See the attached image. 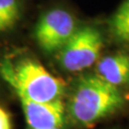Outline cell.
<instances>
[{
    "label": "cell",
    "mask_w": 129,
    "mask_h": 129,
    "mask_svg": "<svg viewBox=\"0 0 129 129\" xmlns=\"http://www.w3.org/2000/svg\"><path fill=\"white\" fill-rule=\"evenodd\" d=\"M22 0H0V33L14 29L22 15Z\"/></svg>",
    "instance_id": "obj_8"
},
{
    "label": "cell",
    "mask_w": 129,
    "mask_h": 129,
    "mask_svg": "<svg viewBox=\"0 0 129 129\" xmlns=\"http://www.w3.org/2000/svg\"><path fill=\"white\" fill-rule=\"evenodd\" d=\"M110 31L118 41L129 43V0H123L109 20Z\"/></svg>",
    "instance_id": "obj_7"
},
{
    "label": "cell",
    "mask_w": 129,
    "mask_h": 129,
    "mask_svg": "<svg viewBox=\"0 0 129 129\" xmlns=\"http://www.w3.org/2000/svg\"><path fill=\"white\" fill-rule=\"evenodd\" d=\"M0 75L15 94L31 101L53 102L60 100L65 92L64 81L33 58H24L16 64L4 60L0 63Z\"/></svg>",
    "instance_id": "obj_2"
},
{
    "label": "cell",
    "mask_w": 129,
    "mask_h": 129,
    "mask_svg": "<svg viewBox=\"0 0 129 129\" xmlns=\"http://www.w3.org/2000/svg\"><path fill=\"white\" fill-rule=\"evenodd\" d=\"M75 16L63 8H52L37 20L34 37L46 54L58 53L78 29Z\"/></svg>",
    "instance_id": "obj_4"
},
{
    "label": "cell",
    "mask_w": 129,
    "mask_h": 129,
    "mask_svg": "<svg viewBox=\"0 0 129 129\" xmlns=\"http://www.w3.org/2000/svg\"><path fill=\"white\" fill-rule=\"evenodd\" d=\"M104 45L100 29L92 25L78 27L58 52L60 66L69 72H80L97 62Z\"/></svg>",
    "instance_id": "obj_3"
},
{
    "label": "cell",
    "mask_w": 129,
    "mask_h": 129,
    "mask_svg": "<svg viewBox=\"0 0 129 129\" xmlns=\"http://www.w3.org/2000/svg\"><path fill=\"white\" fill-rule=\"evenodd\" d=\"M30 129H33V128H30ZM52 129H62V128H52Z\"/></svg>",
    "instance_id": "obj_10"
},
{
    "label": "cell",
    "mask_w": 129,
    "mask_h": 129,
    "mask_svg": "<svg viewBox=\"0 0 129 129\" xmlns=\"http://www.w3.org/2000/svg\"><path fill=\"white\" fill-rule=\"evenodd\" d=\"M124 99L119 88L97 74L85 75L76 82L66 112L75 124L89 127L122 109Z\"/></svg>",
    "instance_id": "obj_1"
},
{
    "label": "cell",
    "mask_w": 129,
    "mask_h": 129,
    "mask_svg": "<svg viewBox=\"0 0 129 129\" xmlns=\"http://www.w3.org/2000/svg\"><path fill=\"white\" fill-rule=\"evenodd\" d=\"M25 119L30 128L52 129L62 128L65 121V107L63 102L55 100L53 102H39L31 101L21 94H16Z\"/></svg>",
    "instance_id": "obj_5"
},
{
    "label": "cell",
    "mask_w": 129,
    "mask_h": 129,
    "mask_svg": "<svg viewBox=\"0 0 129 129\" xmlns=\"http://www.w3.org/2000/svg\"><path fill=\"white\" fill-rule=\"evenodd\" d=\"M97 75L116 87L129 86V54L119 52L99 60Z\"/></svg>",
    "instance_id": "obj_6"
},
{
    "label": "cell",
    "mask_w": 129,
    "mask_h": 129,
    "mask_svg": "<svg viewBox=\"0 0 129 129\" xmlns=\"http://www.w3.org/2000/svg\"><path fill=\"white\" fill-rule=\"evenodd\" d=\"M0 129H13L11 116L2 107H0Z\"/></svg>",
    "instance_id": "obj_9"
}]
</instances>
